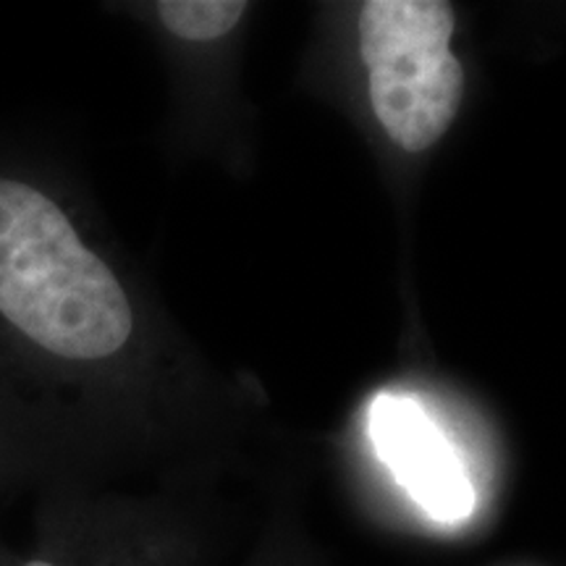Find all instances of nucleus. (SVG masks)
I'll return each mask as SVG.
<instances>
[{
    "instance_id": "39448f33",
    "label": "nucleus",
    "mask_w": 566,
    "mask_h": 566,
    "mask_svg": "<svg viewBox=\"0 0 566 566\" xmlns=\"http://www.w3.org/2000/svg\"><path fill=\"white\" fill-rule=\"evenodd\" d=\"M9 566H11V564H9ZM13 566H69V562H66V558H63V556L55 554V551H53L51 546H48L45 537H40L38 548H34L30 556L21 558V562L13 564Z\"/></svg>"
},
{
    "instance_id": "20e7f679",
    "label": "nucleus",
    "mask_w": 566,
    "mask_h": 566,
    "mask_svg": "<svg viewBox=\"0 0 566 566\" xmlns=\"http://www.w3.org/2000/svg\"><path fill=\"white\" fill-rule=\"evenodd\" d=\"M250 6L242 0H160L155 3L160 24L174 38L212 42L226 38L242 21Z\"/></svg>"
},
{
    "instance_id": "f257e3e1",
    "label": "nucleus",
    "mask_w": 566,
    "mask_h": 566,
    "mask_svg": "<svg viewBox=\"0 0 566 566\" xmlns=\"http://www.w3.org/2000/svg\"><path fill=\"white\" fill-rule=\"evenodd\" d=\"M134 331L126 283L48 171L0 158V472L48 480L76 380L122 357Z\"/></svg>"
},
{
    "instance_id": "7ed1b4c3",
    "label": "nucleus",
    "mask_w": 566,
    "mask_h": 566,
    "mask_svg": "<svg viewBox=\"0 0 566 566\" xmlns=\"http://www.w3.org/2000/svg\"><path fill=\"white\" fill-rule=\"evenodd\" d=\"M370 436L407 493L433 520L470 516L475 493L462 462L415 401L378 396L370 407Z\"/></svg>"
},
{
    "instance_id": "f03ea898",
    "label": "nucleus",
    "mask_w": 566,
    "mask_h": 566,
    "mask_svg": "<svg viewBox=\"0 0 566 566\" xmlns=\"http://www.w3.org/2000/svg\"><path fill=\"white\" fill-rule=\"evenodd\" d=\"M454 21L443 0H367L359 13L373 111L407 153L433 147L462 108L467 76L449 45Z\"/></svg>"
}]
</instances>
